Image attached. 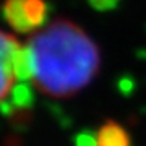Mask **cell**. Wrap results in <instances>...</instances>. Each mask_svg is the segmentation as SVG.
I'll return each instance as SVG.
<instances>
[{
	"label": "cell",
	"mask_w": 146,
	"mask_h": 146,
	"mask_svg": "<svg viewBox=\"0 0 146 146\" xmlns=\"http://www.w3.org/2000/svg\"><path fill=\"white\" fill-rule=\"evenodd\" d=\"M88 3L98 11H109L117 8L120 0H88Z\"/></svg>",
	"instance_id": "5"
},
{
	"label": "cell",
	"mask_w": 146,
	"mask_h": 146,
	"mask_svg": "<svg viewBox=\"0 0 146 146\" xmlns=\"http://www.w3.org/2000/svg\"><path fill=\"white\" fill-rule=\"evenodd\" d=\"M50 7L46 0H3L2 16L18 34H34L47 25Z\"/></svg>",
	"instance_id": "2"
},
{
	"label": "cell",
	"mask_w": 146,
	"mask_h": 146,
	"mask_svg": "<svg viewBox=\"0 0 146 146\" xmlns=\"http://www.w3.org/2000/svg\"><path fill=\"white\" fill-rule=\"evenodd\" d=\"M96 146H131V136L117 120H104L94 133Z\"/></svg>",
	"instance_id": "4"
},
{
	"label": "cell",
	"mask_w": 146,
	"mask_h": 146,
	"mask_svg": "<svg viewBox=\"0 0 146 146\" xmlns=\"http://www.w3.org/2000/svg\"><path fill=\"white\" fill-rule=\"evenodd\" d=\"M23 46L13 34L0 29V104L18 83V62Z\"/></svg>",
	"instance_id": "3"
},
{
	"label": "cell",
	"mask_w": 146,
	"mask_h": 146,
	"mask_svg": "<svg viewBox=\"0 0 146 146\" xmlns=\"http://www.w3.org/2000/svg\"><path fill=\"white\" fill-rule=\"evenodd\" d=\"M76 146H96V138H94V133L89 135V133H81L76 138Z\"/></svg>",
	"instance_id": "6"
},
{
	"label": "cell",
	"mask_w": 146,
	"mask_h": 146,
	"mask_svg": "<svg viewBox=\"0 0 146 146\" xmlns=\"http://www.w3.org/2000/svg\"><path fill=\"white\" fill-rule=\"evenodd\" d=\"M31 81L47 98L67 99L83 91L101 70V50L94 39L67 18L47 23L26 42Z\"/></svg>",
	"instance_id": "1"
}]
</instances>
